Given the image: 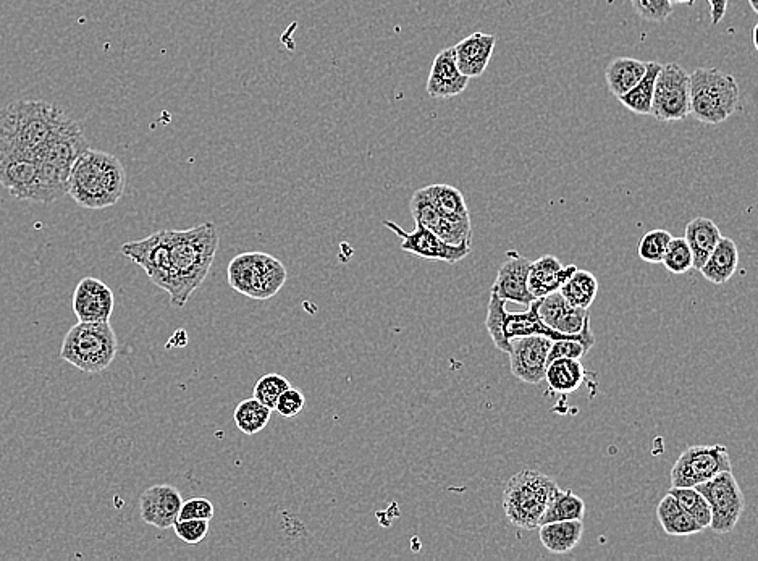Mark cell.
Segmentation results:
<instances>
[{
  "mask_svg": "<svg viewBox=\"0 0 758 561\" xmlns=\"http://www.w3.org/2000/svg\"><path fill=\"white\" fill-rule=\"evenodd\" d=\"M219 230L212 222L188 230H162L120 248L156 287L169 293L173 308H183L203 285L219 249Z\"/></svg>",
  "mask_w": 758,
  "mask_h": 561,
  "instance_id": "obj_1",
  "label": "cell"
},
{
  "mask_svg": "<svg viewBox=\"0 0 758 561\" xmlns=\"http://www.w3.org/2000/svg\"><path fill=\"white\" fill-rule=\"evenodd\" d=\"M70 119L60 107L20 99L0 109V157L34 156Z\"/></svg>",
  "mask_w": 758,
  "mask_h": 561,
  "instance_id": "obj_2",
  "label": "cell"
},
{
  "mask_svg": "<svg viewBox=\"0 0 758 561\" xmlns=\"http://www.w3.org/2000/svg\"><path fill=\"white\" fill-rule=\"evenodd\" d=\"M127 188V172L118 157L86 149L73 165L68 180V195L78 206L102 211L115 206Z\"/></svg>",
  "mask_w": 758,
  "mask_h": 561,
  "instance_id": "obj_3",
  "label": "cell"
},
{
  "mask_svg": "<svg viewBox=\"0 0 758 561\" xmlns=\"http://www.w3.org/2000/svg\"><path fill=\"white\" fill-rule=\"evenodd\" d=\"M689 102V115L718 125L741 110V91L733 75L718 68H697L689 75Z\"/></svg>",
  "mask_w": 758,
  "mask_h": 561,
  "instance_id": "obj_4",
  "label": "cell"
},
{
  "mask_svg": "<svg viewBox=\"0 0 758 561\" xmlns=\"http://www.w3.org/2000/svg\"><path fill=\"white\" fill-rule=\"evenodd\" d=\"M118 353V340L110 322H78L65 335L60 358L88 374L106 371Z\"/></svg>",
  "mask_w": 758,
  "mask_h": 561,
  "instance_id": "obj_5",
  "label": "cell"
},
{
  "mask_svg": "<svg viewBox=\"0 0 758 561\" xmlns=\"http://www.w3.org/2000/svg\"><path fill=\"white\" fill-rule=\"evenodd\" d=\"M558 487L547 474L524 469L514 474L503 492V510L516 528L535 531L540 526L548 500Z\"/></svg>",
  "mask_w": 758,
  "mask_h": 561,
  "instance_id": "obj_6",
  "label": "cell"
},
{
  "mask_svg": "<svg viewBox=\"0 0 758 561\" xmlns=\"http://www.w3.org/2000/svg\"><path fill=\"white\" fill-rule=\"evenodd\" d=\"M230 287L251 300L274 298L288 279L287 267L280 259L261 251L241 253L230 261L227 269Z\"/></svg>",
  "mask_w": 758,
  "mask_h": 561,
  "instance_id": "obj_7",
  "label": "cell"
},
{
  "mask_svg": "<svg viewBox=\"0 0 758 561\" xmlns=\"http://www.w3.org/2000/svg\"><path fill=\"white\" fill-rule=\"evenodd\" d=\"M89 149L83 130L72 117L59 128L51 140L36 152V161L46 182L62 198L68 195V180L78 157Z\"/></svg>",
  "mask_w": 758,
  "mask_h": 561,
  "instance_id": "obj_8",
  "label": "cell"
},
{
  "mask_svg": "<svg viewBox=\"0 0 758 561\" xmlns=\"http://www.w3.org/2000/svg\"><path fill=\"white\" fill-rule=\"evenodd\" d=\"M0 185L13 198L30 203L51 204L60 199L34 156L0 157Z\"/></svg>",
  "mask_w": 758,
  "mask_h": 561,
  "instance_id": "obj_9",
  "label": "cell"
},
{
  "mask_svg": "<svg viewBox=\"0 0 758 561\" xmlns=\"http://www.w3.org/2000/svg\"><path fill=\"white\" fill-rule=\"evenodd\" d=\"M694 489L699 490L710 505L712 531L720 536L733 532L739 523V518L746 510V498L737 484L733 471L716 474L710 481L702 482Z\"/></svg>",
  "mask_w": 758,
  "mask_h": 561,
  "instance_id": "obj_10",
  "label": "cell"
},
{
  "mask_svg": "<svg viewBox=\"0 0 758 561\" xmlns=\"http://www.w3.org/2000/svg\"><path fill=\"white\" fill-rule=\"evenodd\" d=\"M731 455L725 445H694L681 453L671 469V487H695L716 474L731 471Z\"/></svg>",
  "mask_w": 758,
  "mask_h": 561,
  "instance_id": "obj_11",
  "label": "cell"
},
{
  "mask_svg": "<svg viewBox=\"0 0 758 561\" xmlns=\"http://www.w3.org/2000/svg\"><path fill=\"white\" fill-rule=\"evenodd\" d=\"M689 75L681 65H662L655 81L652 114L662 122H681L689 117Z\"/></svg>",
  "mask_w": 758,
  "mask_h": 561,
  "instance_id": "obj_12",
  "label": "cell"
},
{
  "mask_svg": "<svg viewBox=\"0 0 758 561\" xmlns=\"http://www.w3.org/2000/svg\"><path fill=\"white\" fill-rule=\"evenodd\" d=\"M384 225L401 238V249L403 251L422 259L456 264V262L463 261L471 253L472 243H464V245L458 246L448 245L445 241L440 240L435 233L419 224H416L414 232H405L392 220H384Z\"/></svg>",
  "mask_w": 758,
  "mask_h": 561,
  "instance_id": "obj_13",
  "label": "cell"
},
{
  "mask_svg": "<svg viewBox=\"0 0 758 561\" xmlns=\"http://www.w3.org/2000/svg\"><path fill=\"white\" fill-rule=\"evenodd\" d=\"M552 338L544 335H526L511 340L510 366L514 377L521 382L537 385L545 379L547 356Z\"/></svg>",
  "mask_w": 758,
  "mask_h": 561,
  "instance_id": "obj_14",
  "label": "cell"
},
{
  "mask_svg": "<svg viewBox=\"0 0 758 561\" xmlns=\"http://www.w3.org/2000/svg\"><path fill=\"white\" fill-rule=\"evenodd\" d=\"M409 209L413 214L416 224L426 227L430 232L435 233L440 240L445 241L448 245L458 246L464 243H472V224L464 222H455L442 216L434 203L426 195L424 188L417 190L411 198Z\"/></svg>",
  "mask_w": 758,
  "mask_h": 561,
  "instance_id": "obj_15",
  "label": "cell"
},
{
  "mask_svg": "<svg viewBox=\"0 0 758 561\" xmlns=\"http://www.w3.org/2000/svg\"><path fill=\"white\" fill-rule=\"evenodd\" d=\"M114 308V292L102 280L85 277L76 285L73 293V313L78 317V321L110 322Z\"/></svg>",
  "mask_w": 758,
  "mask_h": 561,
  "instance_id": "obj_16",
  "label": "cell"
},
{
  "mask_svg": "<svg viewBox=\"0 0 758 561\" xmlns=\"http://www.w3.org/2000/svg\"><path fill=\"white\" fill-rule=\"evenodd\" d=\"M180 490L167 484H157L144 490L139 500L141 519L157 529H170L177 523L182 510Z\"/></svg>",
  "mask_w": 758,
  "mask_h": 561,
  "instance_id": "obj_17",
  "label": "cell"
},
{
  "mask_svg": "<svg viewBox=\"0 0 758 561\" xmlns=\"http://www.w3.org/2000/svg\"><path fill=\"white\" fill-rule=\"evenodd\" d=\"M531 262L521 256L516 249L508 251L506 261L498 270L497 280L493 283L492 293L508 303L526 304V306L537 300L527 288Z\"/></svg>",
  "mask_w": 758,
  "mask_h": 561,
  "instance_id": "obj_18",
  "label": "cell"
},
{
  "mask_svg": "<svg viewBox=\"0 0 758 561\" xmlns=\"http://www.w3.org/2000/svg\"><path fill=\"white\" fill-rule=\"evenodd\" d=\"M539 316L548 327L558 330L561 334H581L582 329L590 324L589 309L573 306L560 292L540 298Z\"/></svg>",
  "mask_w": 758,
  "mask_h": 561,
  "instance_id": "obj_19",
  "label": "cell"
},
{
  "mask_svg": "<svg viewBox=\"0 0 758 561\" xmlns=\"http://www.w3.org/2000/svg\"><path fill=\"white\" fill-rule=\"evenodd\" d=\"M469 78L456 64L455 49L448 47L435 55L427 80V93L432 98H453L468 88Z\"/></svg>",
  "mask_w": 758,
  "mask_h": 561,
  "instance_id": "obj_20",
  "label": "cell"
},
{
  "mask_svg": "<svg viewBox=\"0 0 758 561\" xmlns=\"http://www.w3.org/2000/svg\"><path fill=\"white\" fill-rule=\"evenodd\" d=\"M495 44H497V36L482 33V31H477L456 44L453 49H455L456 64L460 72L468 76L469 80L484 75L492 59Z\"/></svg>",
  "mask_w": 758,
  "mask_h": 561,
  "instance_id": "obj_21",
  "label": "cell"
},
{
  "mask_svg": "<svg viewBox=\"0 0 758 561\" xmlns=\"http://www.w3.org/2000/svg\"><path fill=\"white\" fill-rule=\"evenodd\" d=\"M577 267L573 264L563 266L555 256H544L531 262L527 288L535 298H544L550 293L560 292L561 285L576 272Z\"/></svg>",
  "mask_w": 758,
  "mask_h": 561,
  "instance_id": "obj_22",
  "label": "cell"
},
{
  "mask_svg": "<svg viewBox=\"0 0 758 561\" xmlns=\"http://www.w3.org/2000/svg\"><path fill=\"white\" fill-rule=\"evenodd\" d=\"M737 266H739V249L736 243L731 238L721 237L704 266L699 270L708 282L723 285L733 279Z\"/></svg>",
  "mask_w": 758,
  "mask_h": 561,
  "instance_id": "obj_23",
  "label": "cell"
},
{
  "mask_svg": "<svg viewBox=\"0 0 758 561\" xmlns=\"http://www.w3.org/2000/svg\"><path fill=\"white\" fill-rule=\"evenodd\" d=\"M539 539L544 544L545 549L555 555H565L571 552L584 534V523L582 519H571V521H555L539 526Z\"/></svg>",
  "mask_w": 758,
  "mask_h": 561,
  "instance_id": "obj_24",
  "label": "cell"
},
{
  "mask_svg": "<svg viewBox=\"0 0 758 561\" xmlns=\"http://www.w3.org/2000/svg\"><path fill=\"white\" fill-rule=\"evenodd\" d=\"M721 232L718 225L707 217H697L691 220L686 227L684 240L691 248L692 258H694V269L699 270L704 266L708 256L712 254L715 246L720 241Z\"/></svg>",
  "mask_w": 758,
  "mask_h": 561,
  "instance_id": "obj_25",
  "label": "cell"
},
{
  "mask_svg": "<svg viewBox=\"0 0 758 561\" xmlns=\"http://www.w3.org/2000/svg\"><path fill=\"white\" fill-rule=\"evenodd\" d=\"M657 518L668 536H694L704 531L673 495L666 494L658 503Z\"/></svg>",
  "mask_w": 758,
  "mask_h": 561,
  "instance_id": "obj_26",
  "label": "cell"
},
{
  "mask_svg": "<svg viewBox=\"0 0 758 561\" xmlns=\"http://www.w3.org/2000/svg\"><path fill=\"white\" fill-rule=\"evenodd\" d=\"M645 70H647V64L642 60L631 59V57L611 60L605 70V80H607L610 93L616 98L628 93L642 80Z\"/></svg>",
  "mask_w": 758,
  "mask_h": 561,
  "instance_id": "obj_27",
  "label": "cell"
},
{
  "mask_svg": "<svg viewBox=\"0 0 758 561\" xmlns=\"http://www.w3.org/2000/svg\"><path fill=\"white\" fill-rule=\"evenodd\" d=\"M586 379L581 359L560 358L547 364L545 379L550 389L558 393L576 392Z\"/></svg>",
  "mask_w": 758,
  "mask_h": 561,
  "instance_id": "obj_28",
  "label": "cell"
},
{
  "mask_svg": "<svg viewBox=\"0 0 758 561\" xmlns=\"http://www.w3.org/2000/svg\"><path fill=\"white\" fill-rule=\"evenodd\" d=\"M424 191L442 216L455 222L471 224V212L458 188L450 185H430L426 186Z\"/></svg>",
  "mask_w": 758,
  "mask_h": 561,
  "instance_id": "obj_29",
  "label": "cell"
},
{
  "mask_svg": "<svg viewBox=\"0 0 758 561\" xmlns=\"http://www.w3.org/2000/svg\"><path fill=\"white\" fill-rule=\"evenodd\" d=\"M586 515V503L573 490H563L556 487L552 497L548 500L544 516L540 519V526L555 521H571V519H584Z\"/></svg>",
  "mask_w": 758,
  "mask_h": 561,
  "instance_id": "obj_30",
  "label": "cell"
},
{
  "mask_svg": "<svg viewBox=\"0 0 758 561\" xmlns=\"http://www.w3.org/2000/svg\"><path fill=\"white\" fill-rule=\"evenodd\" d=\"M662 65L658 62H647V70L642 80L631 91L620 96V102L626 109L637 115L652 114L653 93H655V81Z\"/></svg>",
  "mask_w": 758,
  "mask_h": 561,
  "instance_id": "obj_31",
  "label": "cell"
},
{
  "mask_svg": "<svg viewBox=\"0 0 758 561\" xmlns=\"http://www.w3.org/2000/svg\"><path fill=\"white\" fill-rule=\"evenodd\" d=\"M560 293L577 308L589 309L597 298L598 280L589 270L577 269L563 285Z\"/></svg>",
  "mask_w": 758,
  "mask_h": 561,
  "instance_id": "obj_32",
  "label": "cell"
},
{
  "mask_svg": "<svg viewBox=\"0 0 758 561\" xmlns=\"http://www.w3.org/2000/svg\"><path fill=\"white\" fill-rule=\"evenodd\" d=\"M272 410L262 405L256 398H248L236 406L233 419L238 429L246 435H256L266 429L269 424Z\"/></svg>",
  "mask_w": 758,
  "mask_h": 561,
  "instance_id": "obj_33",
  "label": "cell"
},
{
  "mask_svg": "<svg viewBox=\"0 0 758 561\" xmlns=\"http://www.w3.org/2000/svg\"><path fill=\"white\" fill-rule=\"evenodd\" d=\"M506 303L508 301L498 298L495 293L490 292L489 304H487V319H485V327L492 337L493 345L497 350L503 351V353H510L511 343L505 334L506 316Z\"/></svg>",
  "mask_w": 758,
  "mask_h": 561,
  "instance_id": "obj_34",
  "label": "cell"
},
{
  "mask_svg": "<svg viewBox=\"0 0 758 561\" xmlns=\"http://www.w3.org/2000/svg\"><path fill=\"white\" fill-rule=\"evenodd\" d=\"M668 494L673 495L678 500L679 505L697 521L700 528H710L712 511H710V505L699 490H695L694 487H671Z\"/></svg>",
  "mask_w": 758,
  "mask_h": 561,
  "instance_id": "obj_35",
  "label": "cell"
},
{
  "mask_svg": "<svg viewBox=\"0 0 758 561\" xmlns=\"http://www.w3.org/2000/svg\"><path fill=\"white\" fill-rule=\"evenodd\" d=\"M663 266L670 270L671 274L683 275L694 267L692 251L684 238H671L670 245L666 248L662 259Z\"/></svg>",
  "mask_w": 758,
  "mask_h": 561,
  "instance_id": "obj_36",
  "label": "cell"
},
{
  "mask_svg": "<svg viewBox=\"0 0 758 561\" xmlns=\"http://www.w3.org/2000/svg\"><path fill=\"white\" fill-rule=\"evenodd\" d=\"M671 235L666 230H652V232L645 233L642 237L639 248H637V254L639 258L649 264H662L663 256H665L666 248L670 245Z\"/></svg>",
  "mask_w": 758,
  "mask_h": 561,
  "instance_id": "obj_37",
  "label": "cell"
},
{
  "mask_svg": "<svg viewBox=\"0 0 758 561\" xmlns=\"http://www.w3.org/2000/svg\"><path fill=\"white\" fill-rule=\"evenodd\" d=\"M288 387H290V382L280 374H266L257 380L256 387H254V398L261 401L262 405H266L270 410H274L278 397Z\"/></svg>",
  "mask_w": 758,
  "mask_h": 561,
  "instance_id": "obj_38",
  "label": "cell"
},
{
  "mask_svg": "<svg viewBox=\"0 0 758 561\" xmlns=\"http://www.w3.org/2000/svg\"><path fill=\"white\" fill-rule=\"evenodd\" d=\"M634 12L645 22L662 23L673 13L670 0H631Z\"/></svg>",
  "mask_w": 758,
  "mask_h": 561,
  "instance_id": "obj_39",
  "label": "cell"
},
{
  "mask_svg": "<svg viewBox=\"0 0 758 561\" xmlns=\"http://www.w3.org/2000/svg\"><path fill=\"white\" fill-rule=\"evenodd\" d=\"M172 528L178 539L183 540L185 544L194 545L206 539L209 529H211V521H207V519H178Z\"/></svg>",
  "mask_w": 758,
  "mask_h": 561,
  "instance_id": "obj_40",
  "label": "cell"
},
{
  "mask_svg": "<svg viewBox=\"0 0 758 561\" xmlns=\"http://www.w3.org/2000/svg\"><path fill=\"white\" fill-rule=\"evenodd\" d=\"M304 405H306V398H304L303 392L290 385L278 397L274 410H277V413L283 416V418L291 419L298 416L304 410Z\"/></svg>",
  "mask_w": 758,
  "mask_h": 561,
  "instance_id": "obj_41",
  "label": "cell"
},
{
  "mask_svg": "<svg viewBox=\"0 0 758 561\" xmlns=\"http://www.w3.org/2000/svg\"><path fill=\"white\" fill-rule=\"evenodd\" d=\"M214 503L206 497H194L183 500L182 510L178 519H207L214 518Z\"/></svg>",
  "mask_w": 758,
  "mask_h": 561,
  "instance_id": "obj_42",
  "label": "cell"
},
{
  "mask_svg": "<svg viewBox=\"0 0 758 561\" xmlns=\"http://www.w3.org/2000/svg\"><path fill=\"white\" fill-rule=\"evenodd\" d=\"M584 355H587V350L577 340H553L548 351L547 364L560 358L581 359Z\"/></svg>",
  "mask_w": 758,
  "mask_h": 561,
  "instance_id": "obj_43",
  "label": "cell"
},
{
  "mask_svg": "<svg viewBox=\"0 0 758 561\" xmlns=\"http://www.w3.org/2000/svg\"><path fill=\"white\" fill-rule=\"evenodd\" d=\"M708 4H710L712 23L713 25H718L725 18L726 10H728V0H708Z\"/></svg>",
  "mask_w": 758,
  "mask_h": 561,
  "instance_id": "obj_44",
  "label": "cell"
},
{
  "mask_svg": "<svg viewBox=\"0 0 758 561\" xmlns=\"http://www.w3.org/2000/svg\"><path fill=\"white\" fill-rule=\"evenodd\" d=\"M186 343H188V335H186L185 330H177L175 334L170 337L169 340V348L170 346H177V348H182V346H186Z\"/></svg>",
  "mask_w": 758,
  "mask_h": 561,
  "instance_id": "obj_45",
  "label": "cell"
},
{
  "mask_svg": "<svg viewBox=\"0 0 758 561\" xmlns=\"http://www.w3.org/2000/svg\"><path fill=\"white\" fill-rule=\"evenodd\" d=\"M671 4L694 5L695 0H670Z\"/></svg>",
  "mask_w": 758,
  "mask_h": 561,
  "instance_id": "obj_46",
  "label": "cell"
},
{
  "mask_svg": "<svg viewBox=\"0 0 758 561\" xmlns=\"http://www.w3.org/2000/svg\"><path fill=\"white\" fill-rule=\"evenodd\" d=\"M757 31H758V26H754V31H752V39H754L755 49H758Z\"/></svg>",
  "mask_w": 758,
  "mask_h": 561,
  "instance_id": "obj_47",
  "label": "cell"
},
{
  "mask_svg": "<svg viewBox=\"0 0 758 561\" xmlns=\"http://www.w3.org/2000/svg\"><path fill=\"white\" fill-rule=\"evenodd\" d=\"M750 9L754 10V13H758V0H749Z\"/></svg>",
  "mask_w": 758,
  "mask_h": 561,
  "instance_id": "obj_48",
  "label": "cell"
}]
</instances>
